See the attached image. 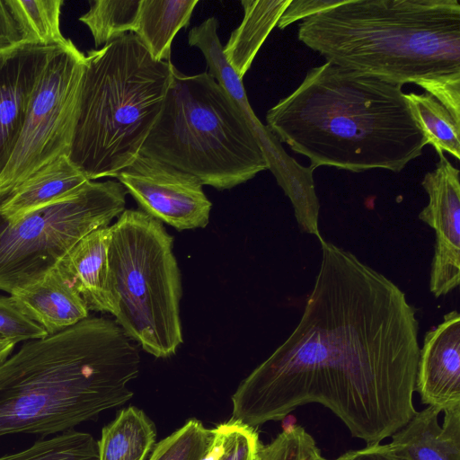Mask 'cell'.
I'll list each match as a JSON object with an SVG mask.
<instances>
[{"label":"cell","mask_w":460,"mask_h":460,"mask_svg":"<svg viewBox=\"0 0 460 460\" xmlns=\"http://www.w3.org/2000/svg\"><path fill=\"white\" fill-rule=\"evenodd\" d=\"M111 226L98 228L77 242L57 268L77 291L89 311H116L112 292L109 248Z\"/></svg>","instance_id":"5bb4252c"},{"label":"cell","mask_w":460,"mask_h":460,"mask_svg":"<svg viewBox=\"0 0 460 460\" xmlns=\"http://www.w3.org/2000/svg\"><path fill=\"white\" fill-rule=\"evenodd\" d=\"M127 190L116 181H89L14 220L0 215V290L11 295L55 268L91 232L125 210Z\"/></svg>","instance_id":"ba28073f"},{"label":"cell","mask_w":460,"mask_h":460,"mask_svg":"<svg viewBox=\"0 0 460 460\" xmlns=\"http://www.w3.org/2000/svg\"><path fill=\"white\" fill-rule=\"evenodd\" d=\"M155 438L154 422L142 410L128 406L102 428L97 441L99 460H146Z\"/></svg>","instance_id":"ffe728a7"},{"label":"cell","mask_w":460,"mask_h":460,"mask_svg":"<svg viewBox=\"0 0 460 460\" xmlns=\"http://www.w3.org/2000/svg\"><path fill=\"white\" fill-rule=\"evenodd\" d=\"M63 0H13V4L27 28L32 42L42 45H64L60 31Z\"/></svg>","instance_id":"d4e9b609"},{"label":"cell","mask_w":460,"mask_h":460,"mask_svg":"<svg viewBox=\"0 0 460 460\" xmlns=\"http://www.w3.org/2000/svg\"><path fill=\"white\" fill-rule=\"evenodd\" d=\"M140 155L230 190L270 169L256 135L208 74L187 75L172 66L161 112Z\"/></svg>","instance_id":"8992f818"},{"label":"cell","mask_w":460,"mask_h":460,"mask_svg":"<svg viewBox=\"0 0 460 460\" xmlns=\"http://www.w3.org/2000/svg\"><path fill=\"white\" fill-rule=\"evenodd\" d=\"M290 0H243V18L232 31L223 54L239 77L250 69L261 45Z\"/></svg>","instance_id":"ac0fdd59"},{"label":"cell","mask_w":460,"mask_h":460,"mask_svg":"<svg viewBox=\"0 0 460 460\" xmlns=\"http://www.w3.org/2000/svg\"><path fill=\"white\" fill-rule=\"evenodd\" d=\"M428 406L394 433L389 446L408 460H460V404L444 412Z\"/></svg>","instance_id":"2e32d148"},{"label":"cell","mask_w":460,"mask_h":460,"mask_svg":"<svg viewBox=\"0 0 460 460\" xmlns=\"http://www.w3.org/2000/svg\"><path fill=\"white\" fill-rule=\"evenodd\" d=\"M109 248L116 323L155 358H169L182 343L181 273L173 237L140 209H125L111 226Z\"/></svg>","instance_id":"52a82bcc"},{"label":"cell","mask_w":460,"mask_h":460,"mask_svg":"<svg viewBox=\"0 0 460 460\" xmlns=\"http://www.w3.org/2000/svg\"><path fill=\"white\" fill-rule=\"evenodd\" d=\"M215 429L220 445L217 460H260L261 444L254 428L232 419Z\"/></svg>","instance_id":"4316f807"},{"label":"cell","mask_w":460,"mask_h":460,"mask_svg":"<svg viewBox=\"0 0 460 460\" xmlns=\"http://www.w3.org/2000/svg\"><path fill=\"white\" fill-rule=\"evenodd\" d=\"M411 115L424 135L427 144L437 154H450L460 159V122L429 93H404Z\"/></svg>","instance_id":"44dd1931"},{"label":"cell","mask_w":460,"mask_h":460,"mask_svg":"<svg viewBox=\"0 0 460 460\" xmlns=\"http://www.w3.org/2000/svg\"><path fill=\"white\" fill-rule=\"evenodd\" d=\"M11 296L22 312L42 327L48 335L59 332L89 316L84 300L57 267Z\"/></svg>","instance_id":"9a60e30c"},{"label":"cell","mask_w":460,"mask_h":460,"mask_svg":"<svg viewBox=\"0 0 460 460\" xmlns=\"http://www.w3.org/2000/svg\"><path fill=\"white\" fill-rule=\"evenodd\" d=\"M15 345L14 342L0 337V364L13 353Z\"/></svg>","instance_id":"1f68e13d"},{"label":"cell","mask_w":460,"mask_h":460,"mask_svg":"<svg viewBox=\"0 0 460 460\" xmlns=\"http://www.w3.org/2000/svg\"><path fill=\"white\" fill-rule=\"evenodd\" d=\"M59 46L27 43L0 53V172L19 138L46 65Z\"/></svg>","instance_id":"7c38bea8"},{"label":"cell","mask_w":460,"mask_h":460,"mask_svg":"<svg viewBox=\"0 0 460 460\" xmlns=\"http://www.w3.org/2000/svg\"><path fill=\"white\" fill-rule=\"evenodd\" d=\"M140 0L90 1L88 12L79 21L92 33L95 48H102L128 32L134 33Z\"/></svg>","instance_id":"7402d4cb"},{"label":"cell","mask_w":460,"mask_h":460,"mask_svg":"<svg viewBox=\"0 0 460 460\" xmlns=\"http://www.w3.org/2000/svg\"><path fill=\"white\" fill-rule=\"evenodd\" d=\"M0 460H99L98 443L89 433L70 429L38 439L23 450L1 456Z\"/></svg>","instance_id":"603a6c76"},{"label":"cell","mask_w":460,"mask_h":460,"mask_svg":"<svg viewBox=\"0 0 460 460\" xmlns=\"http://www.w3.org/2000/svg\"><path fill=\"white\" fill-rule=\"evenodd\" d=\"M87 181L68 156L61 155L0 196V215L9 221L17 219L71 193Z\"/></svg>","instance_id":"e0dca14e"},{"label":"cell","mask_w":460,"mask_h":460,"mask_svg":"<svg viewBox=\"0 0 460 460\" xmlns=\"http://www.w3.org/2000/svg\"><path fill=\"white\" fill-rule=\"evenodd\" d=\"M137 347L114 321L82 320L27 341L0 364V438L59 434L133 396Z\"/></svg>","instance_id":"7a4b0ae2"},{"label":"cell","mask_w":460,"mask_h":460,"mask_svg":"<svg viewBox=\"0 0 460 460\" xmlns=\"http://www.w3.org/2000/svg\"><path fill=\"white\" fill-rule=\"evenodd\" d=\"M27 43L33 42L13 0H0V53Z\"/></svg>","instance_id":"f1b7e54d"},{"label":"cell","mask_w":460,"mask_h":460,"mask_svg":"<svg viewBox=\"0 0 460 460\" xmlns=\"http://www.w3.org/2000/svg\"><path fill=\"white\" fill-rule=\"evenodd\" d=\"M128 32L87 52L68 159L89 181L117 177L139 155L172 79Z\"/></svg>","instance_id":"5b68a950"},{"label":"cell","mask_w":460,"mask_h":460,"mask_svg":"<svg viewBox=\"0 0 460 460\" xmlns=\"http://www.w3.org/2000/svg\"><path fill=\"white\" fill-rule=\"evenodd\" d=\"M321 454L314 438L302 426L291 425L270 443L261 445L260 460H314Z\"/></svg>","instance_id":"484cf974"},{"label":"cell","mask_w":460,"mask_h":460,"mask_svg":"<svg viewBox=\"0 0 460 460\" xmlns=\"http://www.w3.org/2000/svg\"><path fill=\"white\" fill-rule=\"evenodd\" d=\"M421 186L428 204L419 218L435 231L434 255L429 274V291L435 297L446 296L460 283V172L444 154Z\"/></svg>","instance_id":"8fae6325"},{"label":"cell","mask_w":460,"mask_h":460,"mask_svg":"<svg viewBox=\"0 0 460 460\" xmlns=\"http://www.w3.org/2000/svg\"><path fill=\"white\" fill-rule=\"evenodd\" d=\"M85 55L71 40L49 58L13 151L0 172V196L61 155H67Z\"/></svg>","instance_id":"9c48e42d"},{"label":"cell","mask_w":460,"mask_h":460,"mask_svg":"<svg viewBox=\"0 0 460 460\" xmlns=\"http://www.w3.org/2000/svg\"><path fill=\"white\" fill-rule=\"evenodd\" d=\"M215 429L191 419L155 445L148 460H204L212 450Z\"/></svg>","instance_id":"cb8c5ba5"},{"label":"cell","mask_w":460,"mask_h":460,"mask_svg":"<svg viewBox=\"0 0 460 460\" xmlns=\"http://www.w3.org/2000/svg\"><path fill=\"white\" fill-rule=\"evenodd\" d=\"M334 460H408L397 454L389 444L367 445L365 447L349 450Z\"/></svg>","instance_id":"4dcf8cb0"},{"label":"cell","mask_w":460,"mask_h":460,"mask_svg":"<svg viewBox=\"0 0 460 460\" xmlns=\"http://www.w3.org/2000/svg\"><path fill=\"white\" fill-rule=\"evenodd\" d=\"M322 258L289 336L238 385L233 420L250 427L312 402L351 436L381 443L417 411L416 309L391 279L355 254L319 240Z\"/></svg>","instance_id":"6da1fadb"},{"label":"cell","mask_w":460,"mask_h":460,"mask_svg":"<svg viewBox=\"0 0 460 460\" xmlns=\"http://www.w3.org/2000/svg\"><path fill=\"white\" fill-rule=\"evenodd\" d=\"M297 37L335 66L418 84L460 122L457 0H344L303 20Z\"/></svg>","instance_id":"277c9868"},{"label":"cell","mask_w":460,"mask_h":460,"mask_svg":"<svg viewBox=\"0 0 460 460\" xmlns=\"http://www.w3.org/2000/svg\"><path fill=\"white\" fill-rule=\"evenodd\" d=\"M47 335L42 327L22 312L11 295H0V337L17 344Z\"/></svg>","instance_id":"83f0119b"},{"label":"cell","mask_w":460,"mask_h":460,"mask_svg":"<svg viewBox=\"0 0 460 460\" xmlns=\"http://www.w3.org/2000/svg\"><path fill=\"white\" fill-rule=\"evenodd\" d=\"M314 460H330L325 458L322 454L319 455Z\"/></svg>","instance_id":"d6a6232c"},{"label":"cell","mask_w":460,"mask_h":460,"mask_svg":"<svg viewBox=\"0 0 460 460\" xmlns=\"http://www.w3.org/2000/svg\"><path fill=\"white\" fill-rule=\"evenodd\" d=\"M140 207L155 219L181 231L204 228L212 203L195 176L139 155L116 177Z\"/></svg>","instance_id":"30bf717a"},{"label":"cell","mask_w":460,"mask_h":460,"mask_svg":"<svg viewBox=\"0 0 460 460\" xmlns=\"http://www.w3.org/2000/svg\"><path fill=\"white\" fill-rule=\"evenodd\" d=\"M199 0H140L134 34L155 61H171L172 42Z\"/></svg>","instance_id":"d6986e66"},{"label":"cell","mask_w":460,"mask_h":460,"mask_svg":"<svg viewBox=\"0 0 460 460\" xmlns=\"http://www.w3.org/2000/svg\"><path fill=\"white\" fill-rule=\"evenodd\" d=\"M415 392L422 403L440 411L460 404V314L443 315L420 348Z\"/></svg>","instance_id":"4fadbf2b"},{"label":"cell","mask_w":460,"mask_h":460,"mask_svg":"<svg viewBox=\"0 0 460 460\" xmlns=\"http://www.w3.org/2000/svg\"><path fill=\"white\" fill-rule=\"evenodd\" d=\"M343 2L344 0H290L279 19L277 27L283 30L295 22L303 21Z\"/></svg>","instance_id":"f546056e"},{"label":"cell","mask_w":460,"mask_h":460,"mask_svg":"<svg viewBox=\"0 0 460 460\" xmlns=\"http://www.w3.org/2000/svg\"><path fill=\"white\" fill-rule=\"evenodd\" d=\"M267 128L311 170L400 172L427 140L402 86L329 62L311 68L298 87L266 113Z\"/></svg>","instance_id":"3957f363"}]
</instances>
